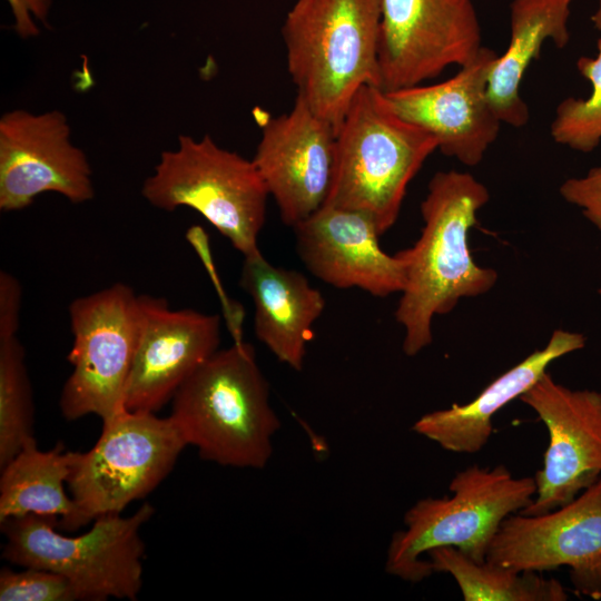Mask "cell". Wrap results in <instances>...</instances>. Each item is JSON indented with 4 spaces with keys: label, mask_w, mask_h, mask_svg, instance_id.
<instances>
[{
    "label": "cell",
    "mask_w": 601,
    "mask_h": 601,
    "mask_svg": "<svg viewBox=\"0 0 601 601\" xmlns=\"http://www.w3.org/2000/svg\"><path fill=\"white\" fill-rule=\"evenodd\" d=\"M489 200L487 188L469 173L437 171L431 178L421 204V235L413 246L400 250L406 280L395 319L404 329L405 355L415 356L432 343L434 316L495 285L496 270L477 265L467 242L477 211Z\"/></svg>",
    "instance_id": "obj_1"
},
{
    "label": "cell",
    "mask_w": 601,
    "mask_h": 601,
    "mask_svg": "<svg viewBox=\"0 0 601 601\" xmlns=\"http://www.w3.org/2000/svg\"><path fill=\"white\" fill-rule=\"evenodd\" d=\"M171 401L169 417L201 459L239 469L267 465L280 422L250 344L216 351Z\"/></svg>",
    "instance_id": "obj_2"
},
{
    "label": "cell",
    "mask_w": 601,
    "mask_h": 601,
    "mask_svg": "<svg viewBox=\"0 0 601 601\" xmlns=\"http://www.w3.org/2000/svg\"><path fill=\"white\" fill-rule=\"evenodd\" d=\"M382 0H296L282 36L297 95L337 128L357 91L380 88Z\"/></svg>",
    "instance_id": "obj_3"
},
{
    "label": "cell",
    "mask_w": 601,
    "mask_h": 601,
    "mask_svg": "<svg viewBox=\"0 0 601 601\" xmlns=\"http://www.w3.org/2000/svg\"><path fill=\"white\" fill-rule=\"evenodd\" d=\"M437 147L433 135L390 107L380 88L364 86L336 128L324 205L368 215L383 235L397 220L411 180Z\"/></svg>",
    "instance_id": "obj_4"
},
{
    "label": "cell",
    "mask_w": 601,
    "mask_h": 601,
    "mask_svg": "<svg viewBox=\"0 0 601 601\" xmlns=\"http://www.w3.org/2000/svg\"><path fill=\"white\" fill-rule=\"evenodd\" d=\"M449 489L452 495L425 497L407 510L406 528L392 536L387 550V573L420 582L434 572L422 554L442 546L484 562L502 522L528 508L536 494L533 476L514 477L503 464L469 466L454 475Z\"/></svg>",
    "instance_id": "obj_5"
},
{
    "label": "cell",
    "mask_w": 601,
    "mask_h": 601,
    "mask_svg": "<svg viewBox=\"0 0 601 601\" xmlns=\"http://www.w3.org/2000/svg\"><path fill=\"white\" fill-rule=\"evenodd\" d=\"M150 503L130 516L106 514L77 536L56 531L53 518L28 514L0 522L6 536L2 556L19 566L59 573L85 601L136 600L142 587L145 543L140 531L154 515Z\"/></svg>",
    "instance_id": "obj_6"
},
{
    "label": "cell",
    "mask_w": 601,
    "mask_h": 601,
    "mask_svg": "<svg viewBox=\"0 0 601 601\" xmlns=\"http://www.w3.org/2000/svg\"><path fill=\"white\" fill-rule=\"evenodd\" d=\"M141 194L159 209L196 210L244 257L259 252L268 189L253 159L218 146L210 136H179L177 148L161 154Z\"/></svg>",
    "instance_id": "obj_7"
},
{
    "label": "cell",
    "mask_w": 601,
    "mask_h": 601,
    "mask_svg": "<svg viewBox=\"0 0 601 601\" xmlns=\"http://www.w3.org/2000/svg\"><path fill=\"white\" fill-rule=\"evenodd\" d=\"M186 446L169 416L124 410L102 421L96 444L76 453L67 481L76 508L57 529L72 532L101 515L122 513L160 484Z\"/></svg>",
    "instance_id": "obj_8"
},
{
    "label": "cell",
    "mask_w": 601,
    "mask_h": 601,
    "mask_svg": "<svg viewBox=\"0 0 601 601\" xmlns=\"http://www.w3.org/2000/svg\"><path fill=\"white\" fill-rule=\"evenodd\" d=\"M72 372L59 398L68 421L95 414L106 421L125 410L124 396L141 326L140 295L124 283L69 305Z\"/></svg>",
    "instance_id": "obj_9"
},
{
    "label": "cell",
    "mask_w": 601,
    "mask_h": 601,
    "mask_svg": "<svg viewBox=\"0 0 601 601\" xmlns=\"http://www.w3.org/2000/svg\"><path fill=\"white\" fill-rule=\"evenodd\" d=\"M482 47L472 0H382L380 89L421 85L469 63Z\"/></svg>",
    "instance_id": "obj_10"
},
{
    "label": "cell",
    "mask_w": 601,
    "mask_h": 601,
    "mask_svg": "<svg viewBox=\"0 0 601 601\" xmlns=\"http://www.w3.org/2000/svg\"><path fill=\"white\" fill-rule=\"evenodd\" d=\"M485 561L518 572L568 566L575 593L601 600V477L553 511L508 516Z\"/></svg>",
    "instance_id": "obj_11"
},
{
    "label": "cell",
    "mask_w": 601,
    "mask_h": 601,
    "mask_svg": "<svg viewBox=\"0 0 601 601\" xmlns=\"http://www.w3.org/2000/svg\"><path fill=\"white\" fill-rule=\"evenodd\" d=\"M544 423L549 444L534 480L536 494L523 515L553 511L601 477V392L572 390L546 371L520 397Z\"/></svg>",
    "instance_id": "obj_12"
},
{
    "label": "cell",
    "mask_w": 601,
    "mask_h": 601,
    "mask_svg": "<svg viewBox=\"0 0 601 601\" xmlns=\"http://www.w3.org/2000/svg\"><path fill=\"white\" fill-rule=\"evenodd\" d=\"M43 193L72 204L90 200L95 190L87 156L71 142L61 111H8L0 118V209L21 210Z\"/></svg>",
    "instance_id": "obj_13"
},
{
    "label": "cell",
    "mask_w": 601,
    "mask_h": 601,
    "mask_svg": "<svg viewBox=\"0 0 601 601\" xmlns=\"http://www.w3.org/2000/svg\"><path fill=\"white\" fill-rule=\"evenodd\" d=\"M336 128L296 96L292 109L265 119L252 158L282 221L296 226L326 201L334 173Z\"/></svg>",
    "instance_id": "obj_14"
},
{
    "label": "cell",
    "mask_w": 601,
    "mask_h": 601,
    "mask_svg": "<svg viewBox=\"0 0 601 601\" xmlns=\"http://www.w3.org/2000/svg\"><path fill=\"white\" fill-rule=\"evenodd\" d=\"M141 326L124 406L156 413L219 349V315L173 309L165 298L140 295Z\"/></svg>",
    "instance_id": "obj_15"
},
{
    "label": "cell",
    "mask_w": 601,
    "mask_h": 601,
    "mask_svg": "<svg viewBox=\"0 0 601 601\" xmlns=\"http://www.w3.org/2000/svg\"><path fill=\"white\" fill-rule=\"evenodd\" d=\"M497 53L482 47L451 78L384 92L390 107L437 140V149L465 166L479 165L496 140L502 121L487 97L489 75Z\"/></svg>",
    "instance_id": "obj_16"
},
{
    "label": "cell",
    "mask_w": 601,
    "mask_h": 601,
    "mask_svg": "<svg viewBox=\"0 0 601 601\" xmlns=\"http://www.w3.org/2000/svg\"><path fill=\"white\" fill-rule=\"evenodd\" d=\"M298 257L312 275L333 287L359 288L375 297L402 293L406 262L380 246L381 233L366 214L323 205L293 227Z\"/></svg>",
    "instance_id": "obj_17"
},
{
    "label": "cell",
    "mask_w": 601,
    "mask_h": 601,
    "mask_svg": "<svg viewBox=\"0 0 601 601\" xmlns=\"http://www.w3.org/2000/svg\"><path fill=\"white\" fill-rule=\"evenodd\" d=\"M239 285L254 304V332L276 358L300 372L313 325L325 298L305 275L270 264L259 252L245 256Z\"/></svg>",
    "instance_id": "obj_18"
},
{
    "label": "cell",
    "mask_w": 601,
    "mask_h": 601,
    "mask_svg": "<svg viewBox=\"0 0 601 601\" xmlns=\"http://www.w3.org/2000/svg\"><path fill=\"white\" fill-rule=\"evenodd\" d=\"M584 345L583 334L554 329L542 349L534 351L501 374L471 402L427 413L412 430L446 451L477 453L490 440L494 414L532 387L552 362Z\"/></svg>",
    "instance_id": "obj_19"
},
{
    "label": "cell",
    "mask_w": 601,
    "mask_h": 601,
    "mask_svg": "<svg viewBox=\"0 0 601 601\" xmlns=\"http://www.w3.org/2000/svg\"><path fill=\"white\" fill-rule=\"evenodd\" d=\"M573 1L512 0L510 41L493 62L487 81L490 104L502 124L515 128L528 124L530 111L520 86L545 41H552L558 49L570 42L568 23Z\"/></svg>",
    "instance_id": "obj_20"
},
{
    "label": "cell",
    "mask_w": 601,
    "mask_h": 601,
    "mask_svg": "<svg viewBox=\"0 0 601 601\" xmlns=\"http://www.w3.org/2000/svg\"><path fill=\"white\" fill-rule=\"evenodd\" d=\"M76 453L60 443L41 451L36 440L29 442L1 467L0 522L28 514L53 518L58 525L66 522L76 508L65 489Z\"/></svg>",
    "instance_id": "obj_21"
},
{
    "label": "cell",
    "mask_w": 601,
    "mask_h": 601,
    "mask_svg": "<svg viewBox=\"0 0 601 601\" xmlns=\"http://www.w3.org/2000/svg\"><path fill=\"white\" fill-rule=\"evenodd\" d=\"M434 572L451 574L465 601H565L569 595L554 578L518 572L487 561L476 562L452 546L427 552Z\"/></svg>",
    "instance_id": "obj_22"
},
{
    "label": "cell",
    "mask_w": 601,
    "mask_h": 601,
    "mask_svg": "<svg viewBox=\"0 0 601 601\" xmlns=\"http://www.w3.org/2000/svg\"><path fill=\"white\" fill-rule=\"evenodd\" d=\"M33 412L23 346L17 334L0 335V469L35 441Z\"/></svg>",
    "instance_id": "obj_23"
},
{
    "label": "cell",
    "mask_w": 601,
    "mask_h": 601,
    "mask_svg": "<svg viewBox=\"0 0 601 601\" xmlns=\"http://www.w3.org/2000/svg\"><path fill=\"white\" fill-rule=\"evenodd\" d=\"M597 48L595 57H580L577 61L578 71L591 83L590 96L562 100L550 128L556 144L581 152H590L601 142V37Z\"/></svg>",
    "instance_id": "obj_24"
},
{
    "label": "cell",
    "mask_w": 601,
    "mask_h": 601,
    "mask_svg": "<svg viewBox=\"0 0 601 601\" xmlns=\"http://www.w3.org/2000/svg\"><path fill=\"white\" fill-rule=\"evenodd\" d=\"M85 601L65 577L50 570L24 566L22 571L2 568L0 601Z\"/></svg>",
    "instance_id": "obj_25"
},
{
    "label": "cell",
    "mask_w": 601,
    "mask_h": 601,
    "mask_svg": "<svg viewBox=\"0 0 601 601\" xmlns=\"http://www.w3.org/2000/svg\"><path fill=\"white\" fill-rule=\"evenodd\" d=\"M562 198L579 207L583 216L601 233V165L582 177H572L560 186Z\"/></svg>",
    "instance_id": "obj_26"
},
{
    "label": "cell",
    "mask_w": 601,
    "mask_h": 601,
    "mask_svg": "<svg viewBox=\"0 0 601 601\" xmlns=\"http://www.w3.org/2000/svg\"><path fill=\"white\" fill-rule=\"evenodd\" d=\"M13 17V30L22 39L40 33L38 22L47 24L52 0H7Z\"/></svg>",
    "instance_id": "obj_27"
},
{
    "label": "cell",
    "mask_w": 601,
    "mask_h": 601,
    "mask_svg": "<svg viewBox=\"0 0 601 601\" xmlns=\"http://www.w3.org/2000/svg\"><path fill=\"white\" fill-rule=\"evenodd\" d=\"M22 300L19 280L1 270L0 273V335L17 334Z\"/></svg>",
    "instance_id": "obj_28"
},
{
    "label": "cell",
    "mask_w": 601,
    "mask_h": 601,
    "mask_svg": "<svg viewBox=\"0 0 601 601\" xmlns=\"http://www.w3.org/2000/svg\"><path fill=\"white\" fill-rule=\"evenodd\" d=\"M593 26L601 31V0L598 1V7L591 16Z\"/></svg>",
    "instance_id": "obj_29"
},
{
    "label": "cell",
    "mask_w": 601,
    "mask_h": 601,
    "mask_svg": "<svg viewBox=\"0 0 601 601\" xmlns=\"http://www.w3.org/2000/svg\"><path fill=\"white\" fill-rule=\"evenodd\" d=\"M598 293H599V294H600V296H601V288H600V289L598 290Z\"/></svg>",
    "instance_id": "obj_30"
}]
</instances>
